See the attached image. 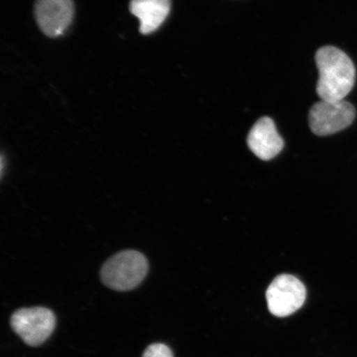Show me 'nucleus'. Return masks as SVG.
<instances>
[{"instance_id":"nucleus-1","label":"nucleus","mask_w":357,"mask_h":357,"mask_svg":"<svg viewBox=\"0 0 357 357\" xmlns=\"http://www.w3.org/2000/svg\"><path fill=\"white\" fill-rule=\"evenodd\" d=\"M315 61L319 73L316 89L321 100H344L356 82V68L351 58L340 49L326 46L317 52Z\"/></svg>"},{"instance_id":"nucleus-2","label":"nucleus","mask_w":357,"mask_h":357,"mask_svg":"<svg viewBox=\"0 0 357 357\" xmlns=\"http://www.w3.org/2000/svg\"><path fill=\"white\" fill-rule=\"evenodd\" d=\"M147 271L149 261L144 254L129 250L116 254L105 263L101 279L112 289L128 291L142 283Z\"/></svg>"},{"instance_id":"nucleus-3","label":"nucleus","mask_w":357,"mask_h":357,"mask_svg":"<svg viewBox=\"0 0 357 357\" xmlns=\"http://www.w3.org/2000/svg\"><path fill=\"white\" fill-rule=\"evenodd\" d=\"M10 324L13 331L31 347L42 345L54 331L56 318L47 307H25L13 312Z\"/></svg>"},{"instance_id":"nucleus-4","label":"nucleus","mask_w":357,"mask_h":357,"mask_svg":"<svg viewBox=\"0 0 357 357\" xmlns=\"http://www.w3.org/2000/svg\"><path fill=\"white\" fill-rule=\"evenodd\" d=\"M355 117L356 109L349 102L321 100L310 111V126L316 135L328 136L349 127Z\"/></svg>"},{"instance_id":"nucleus-5","label":"nucleus","mask_w":357,"mask_h":357,"mask_svg":"<svg viewBox=\"0 0 357 357\" xmlns=\"http://www.w3.org/2000/svg\"><path fill=\"white\" fill-rule=\"evenodd\" d=\"M266 301L271 314L284 318L300 310L306 300V289L291 275H280L266 290Z\"/></svg>"},{"instance_id":"nucleus-6","label":"nucleus","mask_w":357,"mask_h":357,"mask_svg":"<svg viewBox=\"0 0 357 357\" xmlns=\"http://www.w3.org/2000/svg\"><path fill=\"white\" fill-rule=\"evenodd\" d=\"M74 16L73 0H37L35 17L39 29L47 37L56 38L68 29Z\"/></svg>"},{"instance_id":"nucleus-7","label":"nucleus","mask_w":357,"mask_h":357,"mask_svg":"<svg viewBox=\"0 0 357 357\" xmlns=\"http://www.w3.org/2000/svg\"><path fill=\"white\" fill-rule=\"evenodd\" d=\"M248 145L258 158L269 160L275 158L284 147V141L271 118L263 117L254 124L248 137Z\"/></svg>"},{"instance_id":"nucleus-8","label":"nucleus","mask_w":357,"mask_h":357,"mask_svg":"<svg viewBox=\"0 0 357 357\" xmlns=\"http://www.w3.org/2000/svg\"><path fill=\"white\" fill-rule=\"evenodd\" d=\"M171 0H131L130 11L140 21L142 34L158 30L171 11Z\"/></svg>"},{"instance_id":"nucleus-9","label":"nucleus","mask_w":357,"mask_h":357,"mask_svg":"<svg viewBox=\"0 0 357 357\" xmlns=\"http://www.w3.org/2000/svg\"><path fill=\"white\" fill-rule=\"evenodd\" d=\"M142 357H174L172 351L162 343H154L150 345L144 351Z\"/></svg>"}]
</instances>
